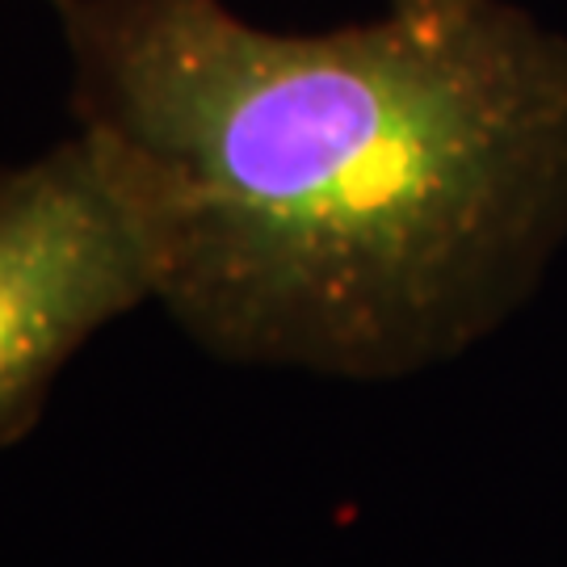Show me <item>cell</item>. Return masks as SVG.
Instances as JSON below:
<instances>
[{
    "label": "cell",
    "instance_id": "6da1fadb",
    "mask_svg": "<svg viewBox=\"0 0 567 567\" xmlns=\"http://www.w3.org/2000/svg\"><path fill=\"white\" fill-rule=\"evenodd\" d=\"M156 299L210 358L391 383L567 248V30L513 0L286 34L227 0H47Z\"/></svg>",
    "mask_w": 567,
    "mask_h": 567
},
{
    "label": "cell",
    "instance_id": "3957f363",
    "mask_svg": "<svg viewBox=\"0 0 567 567\" xmlns=\"http://www.w3.org/2000/svg\"><path fill=\"white\" fill-rule=\"evenodd\" d=\"M471 4H480V0H386V9L416 21H454L463 18Z\"/></svg>",
    "mask_w": 567,
    "mask_h": 567
},
{
    "label": "cell",
    "instance_id": "7a4b0ae2",
    "mask_svg": "<svg viewBox=\"0 0 567 567\" xmlns=\"http://www.w3.org/2000/svg\"><path fill=\"white\" fill-rule=\"evenodd\" d=\"M152 299L140 219L89 135L0 168V454L34 429L72 353Z\"/></svg>",
    "mask_w": 567,
    "mask_h": 567
}]
</instances>
